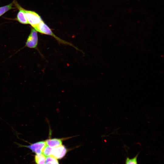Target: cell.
<instances>
[{
  "mask_svg": "<svg viewBox=\"0 0 164 164\" xmlns=\"http://www.w3.org/2000/svg\"><path fill=\"white\" fill-rule=\"evenodd\" d=\"M13 2H12L7 5L0 7V16L8 11L12 9Z\"/></svg>",
  "mask_w": 164,
  "mask_h": 164,
  "instance_id": "8",
  "label": "cell"
},
{
  "mask_svg": "<svg viewBox=\"0 0 164 164\" xmlns=\"http://www.w3.org/2000/svg\"><path fill=\"white\" fill-rule=\"evenodd\" d=\"M53 148L46 145L44 148L42 153L46 157L50 156Z\"/></svg>",
  "mask_w": 164,
  "mask_h": 164,
  "instance_id": "10",
  "label": "cell"
},
{
  "mask_svg": "<svg viewBox=\"0 0 164 164\" xmlns=\"http://www.w3.org/2000/svg\"><path fill=\"white\" fill-rule=\"evenodd\" d=\"M46 145L45 141H41L31 144L29 145H24L23 146L29 149L36 154H39L42 153Z\"/></svg>",
  "mask_w": 164,
  "mask_h": 164,
  "instance_id": "4",
  "label": "cell"
},
{
  "mask_svg": "<svg viewBox=\"0 0 164 164\" xmlns=\"http://www.w3.org/2000/svg\"><path fill=\"white\" fill-rule=\"evenodd\" d=\"M28 24L33 28L37 26L42 20L40 16L36 12L23 9Z\"/></svg>",
  "mask_w": 164,
  "mask_h": 164,
  "instance_id": "1",
  "label": "cell"
},
{
  "mask_svg": "<svg viewBox=\"0 0 164 164\" xmlns=\"http://www.w3.org/2000/svg\"><path fill=\"white\" fill-rule=\"evenodd\" d=\"M44 164H50V163L48 162H46V163H45Z\"/></svg>",
  "mask_w": 164,
  "mask_h": 164,
  "instance_id": "12",
  "label": "cell"
},
{
  "mask_svg": "<svg viewBox=\"0 0 164 164\" xmlns=\"http://www.w3.org/2000/svg\"><path fill=\"white\" fill-rule=\"evenodd\" d=\"M138 153L134 157L130 158L127 157L126 159L125 164H138L137 158Z\"/></svg>",
  "mask_w": 164,
  "mask_h": 164,
  "instance_id": "9",
  "label": "cell"
},
{
  "mask_svg": "<svg viewBox=\"0 0 164 164\" xmlns=\"http://www.w3.org/2000/svg\"><path fill=\"white\" fill-rule=\"evenodd\" d=\"M67 151L66 148L62 145L53 148L50 156L56 159H60L64 157Z\"/></svg>",
  "mask_w": 164,
  "mask_h": 164,
  "instance_id": "2",
  "label": "cell"
},
{
  "mask_svg": "<svg viewBox=\"0 0 164 164\" xmlns=\"http://www.w3.org/2000/svg\"><path fill=\"white\" fill-rule=\"evenodd\" d=\"M17 19L22 24H28L23 9L21 7L19 8V11L17 15Z\"/></svg>",
  "mask_w": 164,
  "mask_h": 164,
  "instance_id": "6",
  "label": "cell"
},
{
  "mask_svg": "<svg viewBox=\"0 0 164 164\" xmlns=\"http://www.w3.org/2000/svg\"><path fill=\"white\" fill-rule=\"evenodd\" d=\"M47 145L52 147L60 146L62 145V139L57 138H50L45 141Z\"/></svg>",
  "mask_w": 164,
  "mask_h": 164,
  "instance_id": "5",
  "label": "cell"
},
{
  "mask_svg": "<svg viewBox=\"0 0 164 164\" xmlns=\"http://www.w3.org/2000/svg\"><path fill=\"white\" fill-rule=\"evenodd\" d=\"M46 162L50 163V164H59L57 159L51 156L46 157Z\"/></svg>",
  "mask_w": 164,
  "mask_h": 164,
  "instance_id": "11",
  "label": "cell"
},
{
  "mask_svg": "<svg viewBox=\"0 0 164 164\" xmlns=\"http://www.w3.org/2000/svg\"><path fill=\"white\" fill-rule=\"evenodd\" d=\"M38 37L37 31L34 29H32L26 43L27 46L31 48L36 47L38 44Z\"/></svg>",
  "mask_w": 164,
  "mask_h": 164,
  "instance_id": "3",
  "label": "cell"
},
{
  "mask_svg": "<svg viewBox=\"0 0 164 164\" xmlns=\"http://www.w3.org/2000/svg\"><path fill=\"white\" fill-rule=\"evenodd\" d=\"M35 161L37 164H44L46 161V157L42 153L36 154Z\"/></svg>",
  "mask_w": 164,
  "mask_h": 164,
  "instance_id": "7",
  "label": "cell"
}]
</instances>
